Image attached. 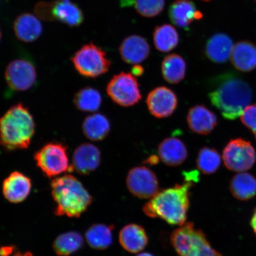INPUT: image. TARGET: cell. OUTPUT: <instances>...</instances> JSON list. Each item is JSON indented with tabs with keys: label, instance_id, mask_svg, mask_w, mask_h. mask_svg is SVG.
<instances>
[{
	"label": "cell",
	"instance_id": "cell-1",
	"mask_svg": "<svg viewBox=\"0 0 256 256\" xmlns=\"http://www.w3.org/2000/svg\"><path fill=\"white\" fill-rule=\"evenodd\" d=\"M208 94L211 104L226 120H235L241 116L252 100L250 86L233 72H226L210 80Z\"/></svg>",
	"mask_w": 256,
	"mask_h": 256
},
{
	"label": "cell",
	"instance_id": "cell-2",
	"mask_svg": "<svg viewBox=\"0 0 256 256\" xmlns=\"http://www.w3.org/2000/svg\"><path fill=\"white\" fill-rule=\"evenodd\" d=\"M192 186L193 183L188 180L159 191L144 206L143 212L146 216L162 219L170 225H184L190 208Z\"/></svg>",
	"mask_w": 256,
	"mask_h": 256
},
{
	"label": "cell",
	"instance_id": "cell-3",
	"mask_svg": "<svg viewBox=\"0 0 256 256\" xmlns=\"http://www.w3.org/2000/svg\"><path fill=\"white\" fill-rule=\"evenodd\" d=\"M2 145L9 151L30 146L35 132L33 116L24 104L12 106L0 121Z\"/></svg>",
	"mask_w": 256,
	"mask_h": 256
},
{
	"label": "cell",
	"instance_id": "cell-4",
	"mask_svg": "<svg viewBox=\"0 0 256 256\" xmlns=\"http://www.w3.org/2000/svg\"><path fill=\"white\" fill-rule=\"evenodd\" d=\"M51 190L58 216L78 218L92 202V197L78 179L66 174L53 179Z\"/></svg>",
	"mask_w": 256,
	"mask_h": 256
},
{
	"label": "cell",
	"instance_id": "cell-5",
	"mask_svg": "<svg viewBox=\"0 0 256 256\" xmlns=\"http://www.w3.org/2000/svg\"><path fill=\"white\" fill-rule=\"evenodd\" d=\"M171 243L180 256H222L210 246L204 234L192 222L184 223L172 232Z\"/></svg>",
	"mask_w": 256,
	"mask_h": 256
},
{
	"label": "cell",
	"instance_id": "cell-6",
	"mask_svg": "<svg viewBox=\"0 0 256 256\" xmlns=\"http://www.w3.org/2000/svg\"><path fill=\"white\" fill-rule=\"evenodd\" d=\"M71 60L76 71L88 78H96L104 74L111 66L105 51L92 42L82 46Z\"/></svg>",
	"mask_w": 256,
	"mask_h": 256
},
{
	"label": "cell",
	"instance_id": "cell-7",
	"mask_svg": "<svg viewBox=\"0 0 256 256\" xmlns=\"http://www.w3.org/2000/svg\"><path fill=\"white\" fill-rule=\"evenodd\" d=\"M38 18L44 21H58L70 27H78L84 20L79 6L71 0L40 2L34 7Z\"/></svg>",
	"mask_w": 256,
	"mask_h": 256
},
{
	"label": "cell",
	"instance_id": "cell-8",
	"mask_svg": "<svg viewBox=\"0 0 256 256\" xmlns=\"http://www.w3.org/2000/svg\"><path fill=\"white\" fill-rule=\"evenodd\" d=\"M36 165L48 178L60 176L69 170V159L67 147L62 143L46 144L35 153Z\"/></svg>",
	"mask_w": 256,
	"mask_h": 256
},
{
	"label": "cell",
	"instance_id": "cell-9",
	"mask_svg": "<svg viewBox=\"0 0 256 256\" xmlns=\"http://www.w3.org/2000/svg\"><path fill=\"white\" fill-rule=\"evenodd\" d=\"M106 90L112 100L123 107L132 106L142 98L138 82L132 73L122 72L114 75Z\"/></svg>",
	"mask_w": 256,
	"mask_h": 256
},
{
	"label": "cell",
	"instance_id": "cell-10",
	"mask_svg": "<svg viewBox=\"0 0 256 256\" xmlns=\"http://www.w3.org/2000/svg\"><path fill=\"white\" fill-rule=\"evenodd\" d=\"M226 167L236 172H244L251 169L256 160V154L252 144L242 138L232 140L223 150Z\"/></svg>",
	"mask_w": 256,
	"mask_h": 256
},
{
	"label": "cell",
	"instance_id": "cell-11",
	"mask_svg": "<svg viewBox=\"0 0 256 256\" xmlns=\"http://www.w3.org/2000/svg\"><path fill=\"white\" fill-rule=\"evenodd\" d=\"M5 78L12 90L24 92L30 89L36 82V70L34 63L26 58L16 59L6 67Z\"/></svg>",
	"mask_w": 256,
	"mask_h": 256
},
{
	"label": "cell",
	"instance_id": "cell-12",
	"mask_svg": "<svg viewBox=\"0 0 256 256\" xmlns=\"http://www.w3.org/2000/svg\"><path fill=\"white\" fill-rule=\"evenodd\" d=\"M128 190L140 199H150L159 192L158 178L151 169L138 166L130 169L126 178Z\"/></svg>",
	"mask_w": 256,
	"mask_h": 256
},
{
	"label": "cell",
	"instance_id": "cell-13",
	"mask_svg": "<svg viewBox=\"0 0 256 256\" xmlns=\"http://www.w3.org/2000/svg\"><path fill=\"white\" fill-rule=\"evenodd\" d=\"M146 104L152 116L162 119L174 113L178 107V98L172 89L160 86L149 92Z\"/></svg>",
	"mask_w": 256,
	"mask_h": 256
},
{
	"label": "cell",
	"instance_id": "cell-14",
	"mask_svg": "<svg viewBox=\"0 0 256 256\" xmlns=\"http://www.w3.org/2000/svg\"><path fill=\"white\" fill-rule=\"evenodd\" d=\"M100 162L101 153L98 147L92 144H82L74 152L70 168L80 174L87 175L95 171Z\"/></svg>",
	"mask_w": 256,
	"mask_h": 256
},
{
	"label": "cell",
	"instance_id": "cell-15",
	"mask_svg": "<svg viewBox=\"0 0 256 256\" xmlns=\"http://www.w3.org/2000/svg\"><path fill=\"white\" fill-rule=\"evenodd\" d=\"M120 54L124 62L137 65L148 58L151 52L150 44L142 36L132 34L120 44Z\"/></svg>",
	"mask_w": 256,
	"mask_h": 256
},
{
	"label": "cell",
	"instance_id": "cell-16",
	"mask_svg": "<svg viewBox=\"0 0 256 256\" xmlns=\"http://www.w3.org/2000/svg\"><path fill=\"white\" fill-rule=\"evenodd\" d=\"M187 122L194 133L207 136L212 132L218 124L216 114L202 104L192 107L188 112Z\"/></svg>",
	"mask_w": 256,
	"mask_h": 256
},
{
	"label": "cell",
	"instance_id": "cell-17",
	"mask_svg": "<svg viewBox=\"0 0 256 256\" xmlns=\"http://www.w3.org/2000/svg\"><path fill=\"white\" fill-rule=\"evenodd\" d=\"M30 178L20 172H12L2 184V194L10 202L18 204L24 200L30 194Z\"/></svg>",
	"mask_w": 256,
	"mask_h": 256
},
{
	"label": "cell",
	"instance_id": "cell-18",
	"mask_svg": "<svg viewBox=\"0 0 256 256\" xmlns=\"http://www.w3.org/2000/svg\"><path fill=\"white\" fill-rule=\"evenodd\" d=\"M233 41L228 34H214L206 41L204 53L208 60L216 64H224L231 58Z\"/></svg>",
	"mask_w": 256,
	"mask_h": 256
},
{
	"label": "cell",
	"instance_id": "cell-19",
	"mask_svg": "<svg viewBox=\"0 0 256 256\" xmlns=\"http://www.w3.org/2000/svg\"><path fill=\"white\" fill-rule=\"evenodd\" d=\"M14 34L19 40L32 43L39 39L43 32V26L37 16L24 12L15 18Z\"/></svg>",
	"mask_w": 256,
	"mask_h": 256
},
{
	"label": "cell",
	"instance_id": "cell-20",
	"mask_svg": "<svg viewBox=\"0 0 256 256\" xmlns=\"http://www.w3.org/2000/svg\"><path fill=\"white\" fill-rule=\"evenodd\" d=\"M159 158L165 164L176 167L184 163L187 159L186 146L182 140L176 137H169L159 144Z\"/></svg>",
	"mask_w": 256,
	"mask_h": 256
},
{
	"label": "cell",
	"instance_id": "cell-21",
	"mask_svg": "<svg viewBox=\"0 0 256 256\" xmlns=\"http://www.w3.org/2000/svg\"><path fill=\"white\" fill-rule=\"evenodd\" d=\"M232 63L240 72H250L256 68V46L248 40L238 42L234 46Z\"/></svg>",
	"mask_w": 256,
	"mask_h": 256
},
{
	"label": "cell",
	"instance_id": "cell-22",
	"mask_svg": "<svg viewBox=\"0 0 256 256\" xmlns=\"http://www.w3.org/2000/svg\"><path fill=\"white\" fill-rule=\"evenodd\" d=\"M120 244L126 251L137 254L143 250L148 242V238L143 227L136 224L124 226L120 233Z\"/></svg>",
	"mask_w": 256,
	"mask_h": 256
},
{
	"label": "cell",
	"instance_id": "cell-23",
	"mask_svg": "<svg viewBox=\"0 0 256 256\" xmlns=\"http://www.w3.org/2000/svg\"><path fill=\"white\" fill-rule=\"evenodd\" d=\"M196 6L190 0H175L168 8L171 22L178 27L188 30L194 19Z\"/></svg>",
	"mask_w": 256,
	"mask_h": 256
},
{
	"label": "cell",
	"instance_id": "cell-24",
	"mask_svg": "<svg viewBox=\"0 0 256 256\" xmlns=\"http://www.w3.org/2000/svg\"><path fill=\"white\" fill-rule=\"evenodd\" d=\"M187 65L184 58L177 54H169L162 63L163 78L170 84H178L186 73Z\"/></svg>",
	"mask_w": 256,
	"mask_h": 256
},
{
	"label": "cell",
	"instance_id": "cell-25",
	"mask_svg": "<svg viewBox=\"0 0 256 256\" xmlns=\"http://www.w3.org/2000/svg\"><path fill=\"white\" fill-rule=\"evenodd\" d=\"M82 128L83 133L88 139L98 142L108 136L110 130V124L104 115L94 114L86 118Z\"/></svg>",
	"mask_w": 256,
	"mask_h": 256
},
{
	"label": "cell",
	"instance_id": "cell-26",
	"mask_svg": "<svg viewBox=\"0 0 256 256\" xmlns=\"http://www.w3.org/2000/svg\"><path fill=\"white\" fill-rule=\"evenodd\" d=\"M230 190L236 199L250 200L256 194V178L248 172H239L230 182Z\"/></svg>",
	"mask_w": 256,
	"mask_h": 256
},
{
	"label": "cell",
	"instance_id": "cell-27",
	"mask_svg": "<svg viewBox=\"0 0 256 256\" xmlns=\"http://www.w3.org/2000/svg\"><path fill=\"white\" fill-rule=\"evenodd\" d=\"M152 36L154 44L160 52H170L179 43L178 32L171 24L158 26L153 32Z\"/></svg>",
	"mask_w": 256,
	"mask_h": 256
},
{
	"label": "cell",
	"instance_id": "cell-28",
	"mask_svg": "<svg viewBox=\"0 0 256 256\" xmlns=\"http://www.w3.org/2000/svg\"><path fill=\"white\" fill-rule=\"evenodd\" d=\"M113 226L104 224H94L88 229L86 234V240L91 248L104 250L110 247L112 243Z\"/></svg>",
	"mask_w": 256,
	"mask_h": 256
},
{
	"label": "cell",
	"instance_id": "cell-29",
	"mask_svg": "<svg viewBox=\"0 0 256 256\" xmlns=\"http://www.w3.org/2000/svg\"><path fill=\"white\" fill-rule=\"evenodd\" d=\"M82 236L80 233L71 232L62 234L56 239L53 248L60 256H68L78 251L83 244Z\"/></svg>",
	"mask_w": 256,
	"mask_h": 256
},
{
	"label": "cell",
	"instance_id": "cell-30",
	"mask_svg": "<svg viewBox=\"0 0 256 256\" xmlns=\"http://www.w3.org/2000/svg\"><path fill=\"white\" fill-rule=\"evenodd\" d=\"M102 98L98 90L92 88H83L76 92L74 103L78 110L86 112H94L100 108Z\"/></svg>",
	"mask_w": 256,
	"mask_h": 256
},
{
	"label": "cell",
	"instance_id": "cell-31",
	"mask_svg": "<svg viewBox=\"0 0 256 256\" xmlns=\"http://www.w3.org/2000/svg\"><path fill=\"white\" fill-rule=\"evenodd\" d=\"M196 164L198 169L203 174H212L220 168L222 158L216 149L206 146L200 150Z\"/></svg>",
	"mask_w": 256,
	"mask_h": 256
},
{
	"label": "cell",
	"instance_id": "cell-32",
	"mask_svg": "<svg viewBox=\"0 0 256 256\" xmlns=\"http://www.w3.org/2000/svg\"><path fill=\"white\" fill-rule=\"evenodd\" d=\"M133 6L142 17L154 18L164 10L165 0H134Z\"/></svg>",
	"mask_w": 256,
	"mask_h": 256
},
{
	"label": "cell",
	"instance_id": "cell-33",
	"mask_svg": "<svg viewBox=\"0 0 256 256\" xmlns=\"http://www.w3.org/2000/svg\"><path fill=\"white\" fill-rule=\"evenodd\" d=\"M241 120L254 134L256 140V104L249 105L246 108L241 116Z\"/></svg>",
	"mask_w": 256,
	"mask_h": 256
},
{
	"label": "cell",
	"instance_id": "cell-34",
	"mask_svg": "<svg viewBox=\"0 0 256 256\" xmlns=\"http://www.w3.org/2000/svg\"><path fill=\"white\" fill-rule=\"evenodd\" d=\"M131 72L134 76H142L144 72V69L143 66L137 64V65H134Z\"/></svg>",
	"mask_w": 256,
	"mask_h": 256
},
{
	"label": "cell",
	"instance_id": "cell-35",
	"mask_svg": "<svg viewBox=\"0 0 256 256\" xmlns=\"http://www.w3.org/2000/svg\"><path fill=\"white\" fill-rule=\"evenodd\" d=\"M159 160L158 156H150V158L146 160V162L147 164H149L150 165H156L158 164Z\"/></svg>",
	"mask_w": 256,
	"mask_h": 256
},
{
	"label": "cell",
	"instance_id": "cell-36",
	"mask_svg": "<svg viewBox=\"0 0 256 256\" xmlns=\"http://www.w3.org/2000/svg\"><path fill=\"white\" fill-rule=\"evenodd\" d=\"M250 225L254 232L256 234V208L252 217Z\"/></svg>",
	"mask_w": 256,
	"mask_h": 256
},
{
	"label": "cell",
	"instance_id": "cell-37",
	"mask_svg": "<svg viewBox=\"0 0 256 256\" xmlns=\"http://www.w3.org/2000/svg\"><path fill=\"white\" fill-rule=\"evenodd\" d=\"M14 250V248L6 247L2 248V256H8L11 254V252Z\"/></svg>",
	"mask_w": 256,
	"mask_h": 256
},
{
	"label": "cell",
	"instance_id": "cell-38",
	"mask_svg": "<svg viewBox=\"0 0 256 256\" xmlns=\"http://www.w3.org/2000/svg\"><path fill=\"white\" fill-rule=\"evenodd\" d=\"M203 14L200 11L197 10L195 12L194 19L195 20H200V19L203 18Z\"/></svg>",
	"mask_w": 256,
	"mask_h": 256
},
{
	"label": "cell",
	"instance_id": "cell-39",
	"mask_svg": "<svg viewBox=\"0 0 256 256\" xmlns=\"http://www.w3.org/2000/svg\"><path fill=\"white\" fill-rule=\"evenodd\" d=\"M12 256H34L32 255V254L30 252H26L24 254H21L20 252H16V254Z\"/></svg>",
	"mask_w": 256,
	"mask_h": 256
},
{
	"label": "cell",
	"instance_id": "cell-40",
	"mask_svg": "<svg viewBox=\"0 0 256 256\" xmlns=\"http://www.w3.org/2000/svg\"><path fill=\"white\" fill-rule=\"evenodd\" d=\"M136 256H154L151 254H149V252H142V254H140Z\"/></svg>",
	"mask_w": 256,
	"mask_h": 256
},
{
	"label": "cell",
	"instance_id": "cell-41",
	"mask_svg": "<svg viewBox=\"0 0 256 256\" xmlns=\"http://www.w3.org/2000/svg\"><path fill=\"white\" fill-rule=\"evenodd\" d=\"M201 1H202L204 2H210L211 1H213V0H201Z\"/></svg>",
	"mask_w": 256,
	"mask_h": 256
},
{
	"label": "cell",
	"instance_id": "cell-42",
	"mask_svg": "<svg viewBox=\"0 0 256 256\" xmlns=\"http://www.w3.org/2000/svg\"><path fill=\"white\" fill-rule=\"evenodd\" d=\"M254 1L256 2V0H254Z\"/></svg>",
	"mask_w": 256,
	"mask_h": 256
}]
</instances>
